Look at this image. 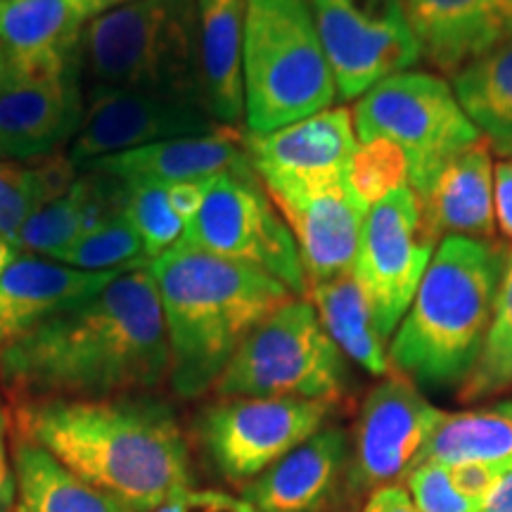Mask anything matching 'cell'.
Listing matches in <instances>:
<instances>
[{
	"mask_svg": "<svg viewBox=\"0 0 512 512\" xmlns=\"http://www.w3.org/2000/svg\"><path fill=\"white\" fill-rule=\"evenodd\" d=\"M498 152H501V155H505V157H512V143L498 147Z\"/></svg>",
	"mask_w": 512,
	"mask_h": 512,
	"instance_id": "obj_45",
	"label": "cell"
},
{
	"mask_svg": "<svg viewBox=\"0 0 512 512\" xmlns=\"http://www.w3.org/2000/svg\"><path fill=\"white\" fill-rule=\"evenodd\" d=\"M361 512H418V508L403 486L389 484L375 489Z\"/></svg>",
	"mask_w": 512,
	"mask_h": 512,
	"instance_id": "obj_40",
	"label": "cell"
},
{
	"mask_svg": "<svg viewBox=\"0 0 512 512\" xmlns=\"http://www.w3.org/2000/svg\"><path fill=\"white\" fill-rule=\"evenodd\" d=\"M245 19L247 0H197L204 100L228 128L245 117Z\"/></svg>",
	"mask_w": 512,
	"mask_h": 512,
	"instance_id": "obj_23",
	"label": "cell"
},
{
	"mask_svg": "<svg viewBox=\"0 0 512 512\" xmlns=\"http://www.w3.org/2000/svg\"><path fill=\"white\" fill-rule=\"evenodd\" d=\"M48 259L57 264L79 268V271H126V268H143L150 264L143 242L133 230L126 216L107 221L105 226L88 230L69 242L67 247L55 252Z\"/></svg>",
	"mask_w": 512,
	"mask_h": 512,
	"instance_id": "obj_31",
	"label": "cell"
},
{
	"mask_svg": "<svg viewBox=\"0 0 512 512\" xmlns=\"http://www.w3.org/2000/svg\"><path fill=\"white\" fill-rule=\"evenodd\" d=\"M169 373V339L145 266L126 268L0 351V384L12 403L150 394Z\"/></svg>",
	"mask_w": 512,
	"mask_h": 512,
	"instance_id": "obj_1",
	"label": "cell"
},
{
	"mask_svg": "<svg viewBox=\"0 0 512 512\" xmlns=\"http://www.w3.org/2000/svg\"><path fill=\"white\" fill-rule=\"evenodd\" d=\"M12 465L17 477L15 512H131L69 472L34 441L15 439Z\"/></svg>",
	"mask_w": 512,
	"mask_h": 512,
	"instance_id": "obj_26",
	"label": "cell"
},
{
	"mask_svg": "<svg viewBox=\"0 0 512 512\" xmlns=\"http://www.w3.org/2000/svg\"><path fill=\"white\" fill-rule=\"evenodd\" d=\"M306 299L344 356L370 375H389V342L377 330L373 309L354 271L309 285Z\"/></svg>",
	"mask_w": 512,
	"mask_h": 512,
	"instance_id": "obj_24",
	"label": "cell"
},
{
	"mask_svg": "<svg viewBox=\"0 0 512 512\" xmlns=\"http://www.w3.org/2000/svg\"><path fill=\"white\" fill-rule=\"evenodd\" d=\"M510 467L512 465H496V463H460V465L446 467V470L453 486H456L460 494L484 503V498L496 489V484L501 482Z\"/></svg>",
	"mask_w": 512,
	"mask_h": 512,
	"instance_id": "obj_35",
	"label": "cell"
},
{
	"mask_svg": "<svg viewBox=\"0 0 512 512\" xmlns=\"http://www.w3.org/2000/svg\"><path fill=\"white\" fill-rule=\"evenodd\" d=\"M183 242L261 268L294 297H306L309 290L297 242L249 162L211 178L200 214L185 226Z\"/></svg>",
	"mask_w": 512,
	"mask_h": 512,
	"instance_id": "obj_9",
	"label": "cell"
},
{
	"mask_svg": "<svg viewBox=\"0 0 512 512\" xmlns=\"http://www.w3.org/2000/svg\"><path fill=\"white\" fill-rule=\"evenodd\" d=\"M121 271H79L19 252L0 273V351L64 309L86 302Z\"/></svg>",
	"mask_w": 512,
	"mask_h": 512,
	"instance_id": "obj_18",
	"label": "cell"
},
{
	"mask_svg": "<svg viewBox=\"0 0 512 512\" xmlns=\"http://www.w3.org/2000/svg\"><path fill=\"white\" fill-rule=\"evenodd\" d=\"M437 242L420 197L411 188L394 190L368 209L354 264L380 335L392 339L406 316Z\"/></svg>",
	"mask_w": 512,
	"mask_h": 512,
	"instance_id": "obj_12",
	"label": "cell"
},
{
	"mask_svg": "<svg viewBox=\"0 0 512 512\" xmlns=\"http://www.w3.org/2000/svg\"><path fill=\"white\" fill-rule=\"evenodd\" d=\"M444 415L408 377L384 375L363 401L351 482L375 491L411 475Z\"/></svg>",
	"mask_w": 512,
	"mask_h": 512,
	"instance_id": "obj_14",
	"label": "cell"
},
{
	"mask_svg": "<svg viewBox=\"0 0 512 512\" xmlns=\"http://www.w3.org/2000/svg\"><path fill=\"white\" fill-rule=\"evenodd\" d=\"M209 181H183L166 188V197H169L171 209H174V214L181 219L183 226H188V223L200 214L204 197H207L209 190Z\"/></svg>",
	"mask_w": 512,
	"mask_h": 512,
	"instance_id": "obj_38",
	"label": "cell"
},
{
	"mask_svg": "<svg viewBox=\"0 0 512 512\" xmlns=\"http://www.w3.org/2000/svg\"><path fill=\"white\" fill-rule=\"evenodd\" d=\"M15 256H17V249L12 247L8 240H3V238H0V273H3L5 268L10 266V261L15 259Z\"/></svg>",
	"mask_w": 512,
	"mask_h": 512,
	"instance_id": "obj_43",
	"label": "cell"
},
{
	"mask_svg": "<svg viewBox=\"0 0 512 512\" xmlns=\"http://www.w3.org/2000/svg\"><path fill=\"white\" fill-rule=\"evenodd\" d=\"M332 411V401L228 396L204 408L197 434L216 472L230 484L247 486L323 430Z\"/></svg>",
	"mask_w": 512,
	"mask_h": 512,
	"instance_id": "obj_11",
	"label": "cell"
},
{
	"mask_svg": "<svg viewBox=\"0 0 512 512\" xmlns=\"http://www.w3.org/2000/svg\"><path fill=\"white\" fill-rule=\"evenodd\" d=\"M133 3V0H88V8H91L93 17L102 15V12H110L114 8H121V5Z\"/></svg>",
	"mask_w": 512,
	"mask_h": 512,
	"instance_id": "obj_42",
	"label": "cell"
},
{
	"mask_svg": "<svg viewBox=\"0 0 512 512\" xmlns=\"http://www.w3.org/2000/svg\"><path fill=\"white\" fill-rule=\"evenodd\" d=\"M178 508H176V498H174V501H169V503H164L162 505V508H157L155 512H176Z\"/></svg>",
	"mask_w": 512,
	"mask_h": 512,
	"instance_id": "obj_44",
	"label": "cell"
},
{
	"mask_svg": "<svg viewBox=\"0 0 512 512\" xmlns=\"http://www.w3.org/2000/svg\"><path fill=\"white\" fill-rule=\"evenodd\" d=\"M124 216L143 242L147 259H157L183 240L185 226L171 209L166 188L157 183H124Z\"/></svg>",
	"mask_w": 512,
	"mask_h": 512,
	"instance_id": "obj_32",
	"label": "cell"
},
{
	"mask_svg": "<svg viewBox=\"0 0 512 512\" xmlns=\"http://www.w3.org/2000/svg\"><path fill=\"white\" fill-rule=\"evenodd\" d=\"M10 420V411L0 403V512H15L17 505V477L15 465H12Z\"/></svg>",
	"mask_w": 512,
	"mask_h": 512,
	"instance_id": "obj_37",
	"label": "cell"
},
{
	"mask_svg": "<svg viewBox=\"0 0 512 512\" xmlns=\"http://www.w3.org/2000/svg\"><path fill=\"white\" fill-rule=\"evenodd\" d=\"M79 62L86 95L143 91L207 107L197 0H133L102 12L83 29Z\"/></svg>",
	"mask_w": 512,
	"mask_h": 512,
	"instance_id": "obj_5",
	"label": "cell"
},
{
	"mask_svg": "<svg viewBox=\"0 0 512 512\" xmlns=\"http://www.w3.org/2000/svg\"><path fill=\"white\" fill-rule=\"evenodd\" d=\"M211 131L216 128L209 126L200 102L143 91H100L86 95V114L67 155L81 171L102 157Z\"/></svg>",
	"mask_w": 512,
	"mask_h": 512,
	"instance_id": "obj_16",
	"label": "cell"
},
{
	"mask_svg": "<svg viewBox=\"0 0 512 512\" xmlns=\"http://www.w3.org/2000/svg\"><path fill=\"white\" fill-rule=\"evenodd\" d=\"M86 114L79 53L34 60L0 46V159L34 162L67 150Z\"/></svg>",
	"mask_w": 512,
	"mask_h": 512,
	"instance_id": "obj_10",
	"label": "cell"
},
{
	"mask_svg": "<svg viewBox=\"0 0 512 512\" xmlns=\"http://www.w3.org/2000/svg\"><path fill=\"white\" fill-rule=\"evenodd\" d=\"M268 197L297 242L306 283L316 285L354 271L368 207L358 200L349 183L268 192Z\"/></svg>",
	"mask_w": 512,
	"mask_h": 512,
	"instance_id": "obj_17",
	"label": "cell"
},
{
	"mask_svg": "<svg viewBox=\"0 0 512 512\" xmlns=\"http://www.w3.org/2000/svg\"><path fill=\"white\" fill-rule=\"evenodd\" d=\"M17 437L131 512H155L190 491V448L169 403L150 394L15 403Z\"/></svg>",
	"mask_w": 512,
	"mask_h": 512,
	"instance_id": "obj_2",
	"label": "cell"
},
{
	"mask_svg": "<svg viewBox=\"0 0 512 512\" xmlns=\"http://www.w3.org/2000/svg\"><path fill=\"white\" fill-rule=\"evenodd\" d=\"M420 202L439 240L448 235L491 238L496 230L494 162L486 140L453 157L420 195Z\"/></svg>",
	"mask_w": 512,
	"mask_h": 512,
	"instance_id": "obj_22",
	"label": "cell"
},
{
	"mask_svg": "<svg viewBox=\"0 0 512 512\" xmlns=\"http://www.w3.org/2000/svg\"><path fill=\"white\" fill-rule=\"evenodd\" d=\"M494 211L496 226L512 240V157L494 166Z\"/></svg>",
	"mask_w": 512,
	"mask_h": 512,
	"instance_id": "obj_39",
	"label": "cell"
},
{
	"mask_svg": "<svg viewBox=\"0 0 512 512\" xmlns=\"http://www.w3.org/2000/svg\"><path fill=\"white\" fill-rule=\"evenodd\" d=\"M505 392H512V252L505 256L494 316H491L482 354L470 377L458 389V399L475 403Z\"/></svg>",
	"mask_w": 512,
	"mask_h": 512,
	"instance_id": "obj_30",
	"label": "cell"
},
{
	"mask_svg": "<svg viewBox=\"0 0 512 512\" xmlns=\"http://www.w3.org/2000/svg\"><path fill=\"white\" fill-rule=\"evenodd\" d=\"M347 434L323 427L245 486L256 512H318L347 465Z\"/></svg>",
	"mask_w": 512,
	"mask_h": 512,
	"instance_id": "obj_21",
	"label": "cell"
},
{
	"mask_svg": "<svg viewBox=\"0 0 512 512\" xmlns=\"http://www.w3.org/2000/svg\"><path fill=\"white\" fill-rule=\"evenodd\" d=\"M479 512H512V467L496 484V489L484 498Z\"/></svg>",
	"mask_w": 512,
	"mask_h": 512,
	"instance_id": "obj_41",
	"label": "cell"
},
{
	"mask_svg": "<svg viewBox=\"0 0 512 512\" xmlns=\"http://www.w3.org/2000/svg\"><path fill=\"white\" fill-rule=\"evenodd\" d=\"M88 0H0V46L34 60H67L79 53Z\"/></svg>",
	"mask_w": 512,
	"mask_h": 512,
	"instance_id": "obj_25",
	"label": "cell"
},
{
	"mask_svg": "<svg viewBox=\"0 0 512 512\" xmlns=\"http://www.w3.org/2000/svg\"><path fill=\"white\" fill-rule=\"evenodd\" d=\"M505 256L489 240L448 235L439 242L389 339L396 373L425 389L463 387L482 354Z\"/></svg>",
	"mask_w": 512,
	"mask_h": 512,
	"instance_id": "obj_4",
	"label": "cell"
},
{
	"mask_svg": "<svg viewBox=\"0 0 512 512\" xmlns=\"http://www.w3.org/2000/svg\"><path fill=\"white\" fill-rule=\"evenodd\" d=\"M145 268L169 339V384L183 399L214 389L256 325L294 299L261 268L202 252L183 240Z\"/></svg>",
	"mask_w": 512,
	"mask_h": 512,
	"instance_id": "obj_3",
	"label": "cell"
},
{
	"mask_svg": "<svg viewBox=\"0 0 512 512\" xmlns=\"http://www.w3.org/2000/svg\"><path fill=\"white\" fill-rule=\"evenodd\" d=\"M347 384L344 354L306 297H294L256 325L223 370L214 394L290 396L337 403Z\"/></svg>",
	"mask_w": 512,
	"mask_h": 512,
	"instance_id": "obj_7",
	"label": "cell"
},
{
	"mask_svg": "<svg viewBox=\"0 0 512 512\" xmlns=\"http://www.w3.org/2000/svg\"><path fill=\"white\" fill-rule=\"evenodd\" d=\"M176 512H256L247 498L223 491H185L176 498Z\"/></svg>",
	"mask_w": 512,
	"mask_h": 512,
	"instance_id": "obj_36",
	"label": "cell"
},
{
	"mask_svg": "<svg viewBox=\"0 0 512 512\" xmlns=\"http://www.w3.org/2000/svg\"><path fill=\"white\" fill-rule=\"evenodd\" d=\"M358 147L347 107H330L271 133H247L245 152L266 192L349 183Z\"/></svg>",
	"mask_w": 512,
	"mask_h": 512,
	"instance_id": "obj_15",
	"label": "cell"
},
{
	"mask_svg": "<svg viewBox=\"0 0 512 512\" xmlns=\"http://www.w3.org/2000/svg\"><path fill=\"white\" fill-rule=\"evenodd\" d=\"M453 91L496 150L512 143V36L453 74Z\"/></svg>",
	"mask_w": 512,
	"mask_h": 512,
	"instance_id": "obj_28",
	"label": "cell"
},
{
	"mask_svg": "<svg viewBox=\"0 0 512 512\" xmlns=\"http://www.w3.org/2000/svg\"><path fill=\"white\" fill-rule=\"evenodd\" d=\"M344 100L422 60L403 0H306Z\"/></svg>",
	"mask_w": 512,
	"mask_h": 512,
	"instance_id": "obj_13",
	"label": "cell"
},
{
	"mask_svg": "<svg viewBox=\"0 0 512 512\" xmlns=\"http://www.w3.org/2000/svg\"><path fill=\"white\" fill-rule=\"evenodd\" d=\"M349 185L358 200L370 209L394 190L408 188L406 155L384 138L358 143L351 159Z\"/></svg>",
	"mask_w": 512,
	"mask_h": 512,
	"instance_id": "obj_33",
	"label": "cell"
},
{
	"mask_svg": "<svg viewBox=\"0 0 512 512\" xmlns=\"http://www.w3.org/2000/svg\"><path fill=\"white\" fill-rule=\"evenodd\" d=\"M247 162L245 136H235L233 128H216L202 136L171 138L102 157L81 171H100L124 183H157L169 188L183 181H209Z\"/></svg>",
	"mask_w": 512,
	"mask_h": 512,
	"instance_id": "obj_20",
	"label": "cell"
},
{
	"mask_svg": "<svg viewBox=\"0 0 512 512\" xmlns=\"http://www.w3.org/2000/svg\"><path fill=\"white\" fill-rule=\"evenodd\" d=\"M408 496L418 512H479L482 503L467 498L453 486L448 470L434 460H422L406 477Z\"/></svg>",
	"mask_w": 512,
	"mask_h": 512,
	"instance_id": "obj_34",
	"label": "cell"
},
{
	"mask_svg": "<svg viewBox=\"0 0 512 512\" xmlns=\"http://www.w3.org/2000/svg\"><path fill=\"white\" fill-rule=\"evenodd\" d=\"M420 53L456 74L512 36V0H403Z\"/></svg>",
	"mask_w": 512,
	"mask_h": 512,
	"instance_id": "obj_19",
	"label": "cell"
},
{
	"mask_svg": "<svg viewBox=\"0 0 512 512\" xmlns=\"http://www.w3.org/2000/svg\"><path fill=\"white\" fill-rule=\"evenodd\" d=\"M81 171L67 150L34 159H0V238L17 249V235L38 209H43L72 188Z\"/></svg>",
	"mask_w": 512,
	"mask_h": 512,
	"instance_id": "obj_29",
	"label": "cell"
},
{
	"mask_svg": "<svg viewBox=\"0 0 512 512\" xmlns=\"http://www.w3.org/2000/svg\"><path fill=\"white\" fill-rule=\"evenodd\" d=\"M351 117L358 143L384 138L406 155L408 188L418 197L453 157L484 138L453 86L430 72L387 76L358 98Z\"/></svg>",
	"mask_w": 512,
	"mask_h": 512,
	"instance_id": "obj_8",
	"label": "cell"
},
{
	"mask_svg": "<svg viewBox=\"0 0 512 512\" xmlns=\"http://www.w3.org/2000/svg\"><path fill=\"white\" fill-rule=\"evenodd\" d=\"M422 460L439 465H512V401L477 411L446 413L427 441Z\"/></svg>",
	"mask_w": 512,
	"mask_h": 512,
	"instance_id": "obj_27",
	"label": "cell"
},
{
	"mask_svg": "<svg viewBox=\"0 0 512 512\" xmlns=\"http://www.w3.org/2000/svg\"><path fill=\"white\" fill-rule=\"evenodd\" d=\"M242 79L249 133L335 107L337 81L306 0H247Z\"/></svg>",
	"mask_w": 512,
	"mask_h": 512,
	"instance_id": "obj_6",
	"label": "cell"
}]
</instances>
